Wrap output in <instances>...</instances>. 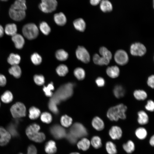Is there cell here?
Wrapping results in <instances>:
<instances>
[{"mask_svg": "<svg viewBox=\"0 0 154 154\" xmlns=\"http://www.w3.org/2000/svg\"><path fill=\"white\" fill-rule=\"evenodd\" d=\"M21 58L17 54L12 53L10 54L7 59L8 62L12 66L18 65L20 62Z\"/></svg>", "mask_w": 154, "mask_h": 154, "instance_id": "obj_26", "label": "cell"}, {"mask_svg": "<svg viewBox=\"0 0 154 154\" xmlns=\"http://www.w3.org/2000/svg\"><path fill=\"white\" fill-rule=\"evenodd\" d=\"M11 39L17 49H21L23 47L25 43V40L21 35L16 33L12 36Z\"/></svg>", "mask_w": 154, "mask_h": 154, "instance_id": "obj_15", "label": "cell"}, {"mask_svg": "<svg viewBox=\"0 0 154 154\" xmlns=\"http://www.w3.org/2000/svg\"><path fill=\"white\" fill-rule=\"evenodd\" d=\"M92 127L96 130L100 131L104 127V123L103 120L100 117L96 116L92 119Z\"/></svg>", "mask_w": 154, "mask_h": 154, "instance_id": "obj_18", "label": "cell"}, {"mask_svg": "<svg viewBox=\"0 0 154 154\" xmlns=\"http://www.w3.org/2000/svg\"><path fill=\"white\" fill-rule=\"evenodd\" d=\"M72 119L67 115L62 116L60 119V123L62 126L67 127L70 126L72 123Z\"/></svg>", "mask_w": 154, "mask_h": 154, "instance_id": "obj_41", "label": "cell"}, {"mask_svg": "<svg viewBox=\"0 0 154 154\" xmlns=\"http://www.w3.org/2000/svg\"><path fill=\"white\" fill-rule=\"evenodd\" d=\"M115 61L118 64L123 65L126 64L129 60L127 53L124 50L120 49L117 50L114 56Z\"/></svg>", "mask_w": 154, "mask_h": 154, "instance_id": "obj_10", "label": "cell"}, {"mask_svg": "<svg viewBox=\"0 0 154 154\" xmlns=\"http://www.w3.org/2000/svg\"><path fill=\"white\" fill-rule=\"evenodd\" d=\"M7 130L11 135L13 136H16L18 134L16 128L14 125L13 124L10 125L8 127Z\"/></svg>", "mask_w": 154, "mask_h": 154, "instance_id": "obj_49", "label": "cell"}, {"mask_svg": "<svg viewBox=\"0 0 154 154\" xmlns=\"http://www.w3.org/2000/svg\"><path fill=\"white\" fill-rule=\"evenodd\" d=\"M99 52L102 56L110 60L111 59L112 55L111 52L105 47H102L99 49Z\"/></svg>", "mask_w": 154, "mask_h": 154, "instance_id": "obj_42", "label": "cell"}, {"mask_svg": "<svg viewBox=\"0 0 154 154\" xmlns=\"http://www.w3.org/2000/svg\"><path fill=\"white\" fill-rule=\"evenodd\" d=\"M31 59L32 62L35 65H39L42 62V58L38 53H33L31 56Z\"/></svg>", "mask_w": 154, "mask_h": 154, "instance_id": "obj_43", "label": "cell"}, {"mask_svg": "<svg viewBox=\"0 0 154 154\" xmlns=\"http://www.w3.org/2000/svg\"><path fill=\"white\" fill-rule=\"evenodd\" d=\"M1 99L3 102L6 104L9 103L13 100V94L10 91H6L1 95Z\"/></svg>", "mask_w": 154, "mask_h": 154, "instance_id": "obj_32", "label": "cell"}, {"mask_svg": "<svg viewBox=\"0 0 154 154\" xmlns=\"http://www.w3.org/2000/svg\"><path fill=\"white\" fill-rule=\"evenodd\" d=\"M145 109L147 111L152 112L154 110V103L151 100H148L145 106Z\"/></svg>", "mask_w": 154, "mask_h": 154, "instance_id": "obj_47", "label": "cell"}, {"mask_svg": "<svg viewBox=\"0 0 154 154\" xmlns=\"http://www.w3.org/2000/svg\"><path fill=\"white\" fill-rule=\"evenodd\" d=\"M54 19L55 23L60 26L64 25L67 22L66 17L62 12L55 14L54 16Z\"/></svg>", "mask_w": 154, "mask_h": 154, "instance_id": "obj_16", "label": "cell"}, {"mask_svg": "<svg viewBox=\"0 0 154 154\" xmlns=\"http://www.w3.org/2000/svg\"><path fill=\"white\" fill-rule=\"evenodd\" d=\"M74 86L73 84L69 83L61 86L52 96L50 101L57 105L61 101L67 99L72 94Z\"/></svg>", "mask_w": 154, "mask_h": 154, "instance_id": "obj_1", "label": "cell"}, {"mask_svg": "<svg viewBox=\"0 0 154 154\" xmlns=\"http://www.w3.org/2000/svg\"><path fill=\"white\" fill-rule=\"evenodd\" d=\"M97 85L99 87H102L104 86L105 84V81L104 79L101 77L98 78L95 81Z\"/></svg>", "mask_w": 154, "mask_h": 154, "instance_id": "obj_52", "label": "cell"}, {"mask_svg": "<svg viewBox=\"0 0 154 154\" xmlns=\"http://www.w3.org/2000/svg\"><path fill=\"white\" fill-rule=\"evenodd\" d=\"M4 30L7 35L12 36L17 33V26L14 23L8 24L6 25Z\"/></svg>", "mask_w": 154, "mask_h": 154, "instance_id": "obj_24", "label": "cell"}, {"mask_svg": "<svg viewBox=\"0 0 154 154\" xmlns=\"http://www.w3.org/2000/svg\"><path fill=\"white\" fill-rule=\"evenodd\" d=\"M50 131L53 136L56 139H62L66 135L65 129L58 125H55L52 126Z\"/></svg>", "mask_w": 154, "mask_h": 154, "instance_id": "obj_11", "label": "cell"}, {"mask_svg": "<svg viewBox=\"0 0 154 154\" xmlns=\"http://www.w3.org/2000/svg\"><path fill=\"white\" fill-rule=\"evenodd\" d=\"M37 149L34 145H31L28 147L27 154H37Z\"/></svg>", "mask_w": 154, "mask_h": 154, "instance_id": "obj_51", "label": "cell"}, {"mask_svg": "<svg viewBox=\"0 0 154 154\" xmlns=\"http://www.w3.org/2000/svg\"><path fill=\"white\" fill-rule=\"evenodd\" d=\"M146 52V48L143 44L136 42L132 44L130 47V52L131 55L134 56H142Z\"/></svg>", "mask_w": 154, "mask_h": 154, "instance_id": "obj_8", "label": "cell"}, {"mask_svg": "<svg viewBox=\"0 0 154 154\" xmlns=\"http://www.w3.org/2000/svg\"><path fill=\"white\" fill-rule=\"evenodd\" d=\"M100 3V8L103 12H110L112 10V5L108 0H102Z\"/></svg>", "mask_w": 154, "mask_h": 154, "instance_id": "obj_28", "label": "cell"}, {"mask_svg": "<svg viewBox=\"0 0 154 154\" xmlns=\"http://www.w3.org/2000/svg\"><path fill=\"white\" fill-rule=\"evenodd\" d=\"M135 134L137 137L141 140L145 139L147 134L146 130L143 127L137 128L135 131Z\"/></svg>", "mask_w": 154, "mask_h": 154, "instance_id": "obj_35", "label": "cell"}, {"mask_svg": "<svg viewBox=\"0 0 154 154\" xmlns=\"http://www.w3.org/2000/svg\"><path fill=\"white\" fill-rule=\"evenodd\" d=\"M22 31L25 37L30 40L36 38L39 34V30L37 26L33 23L25 25L23 27Z\"/></svg>", "mask_w": 154, "mask_h": 154, "instance_id": "obj_3", "label": "cell"}, {"mask_svg": "<svg viewBox=\"0 0 154 154\" xmlns=\"http://www.w3.org/2000/svg\"><path fill=\"white\" fill-rule=\"evenodd\" d=\"M149 143L152 146L154 145V136L153 135L150 138L149 140Z\"/></svg>", "mask_w": 154, "mask_h": 154, "instance_id": "obj_57", "label": "cell"}, {"mask_svg": "<svg viewBox=\"0 0 154 154\" xmlns=\"http://www.w3.org/2000/svg\"><path fill=\"white\" fill-rule=\"evenodd\" d=\"M90 145V141L88 139L83 138L77 143V146L79 149L86 151L89 149Z\"/></svg>", "mask_w": 154, "mask_h": 154, "instance_id": "obj_23", "label": "cell"}, {"mask_svg": "<svg viewBox=\"0 0 154 154\" xmlns=\"http://www.w3.org/2000/svg\"><path fill=\"white\" fill-rule=\"evenodd\" d=\"M57 147L54 141L52 140L48 141L46 143L44 150L48 154H54L56 152Z\"/></svg>", "mask_w": 154, "mask_h": 154, "instance_id": "obj_17", "label": "cell"}, {"mask_svg": "<svg viewBox=\"0 0 154 154\" xmlns=\"http://www.w3.org/2000/svg\"><path fill=\"white\" fill-rule=\"evenodd\" d=\"M90 144L94 148L98 149L101 147L102 143L100 138L98 136H95L91 139Z\"/></svg>", "mask_w": 154, "mask_h": 154, "instance_id": "obj_38", "label": "cell"}, {"mask_svg": "<svg viewBox=\"0 0 154 154\" xmlns=\"http://www.w3.org/2000/svg\"><path fill=\"white\" fill-rule=\"evenodd\" d=\"M147 84L148 85L152 88L154 87V76L151 75L150 76L147 80Z\"/></svg>", "mask_w": 154, "mask_h": 154, "instance_id": "obj_53", "label": "cell"}, {"mask_svg": "<svg viewBox=\"0 0 154 154\" xmlns=\"http://www.w3.org/2000/svg\"><path fill=\"white\" fill-rule=\"evenodd\" d=\"M40 129V126L36 123H33L27 127L26 133L28 138L33 141L38 134Z\"/></svg>", "mask_w": 154, "mask_h": 154, "instance_id": "obj_12", "label": "cell"}, {"mask_svg": "<svg viewBox=\"0 0 154 154\" xmlns=\"http://www.w3.org/2000/svg\"><path fill=\"white\" fill-rule=\"evenodd\" d=\"M116 145L112 142L108 141L106 144V148L108 154H116L117 150Z\"/></svg>", "mask_w": 154, "mask_h": 154, "instance_id": "obj_36", "label": "cell"}, {"mask_svg": "<svg viewBox=\"0 0 154 154\" xmlns=\"http://www.w3.org/2000/svg\"><path fill=\"white\" fill-rule=\"evenodd\" d=\"M7 83V80L3 74H0V86H4Z\"/></svg>", "mask_w": 154, "mask_h": 154, "instance_id": "obj_54", "label": "cell"}, {"mask_svg": "<svg viewBox=\"0 0 154 154\" xmlns=\"http://www.w3.org/2000/svg\"><path fill=\"white\" fill-rule=\"evenodd\" d=\"M113 93L116 98H119L123 97L125 94V90L123 87L120 85L116 86L113 89Z\"/></svg>", "mask_w": 154, "mask_h": 154, "instance_id": "obj_30", "label": "cell"}, {"mask_svg": "<svg viewBox=\"0 0 154 154\" xmlns=\"http://www.w3.org/2000/svg\"><path fill=\"white\" fill-rule=\"evenodd\" d=\"M10 17L16 21H20L25 17L26 13L25 11L19 10L10 7L9 11Z\"/></svg>", "mask_w": 154, "mask_h": 154, "instance_id": "obj_9", "label": "cell"}, {"mask_svg": "<svg viewBox=\"0 0 154 154\" xmlns=\"http://www.w3.org/2000/svg\"><path fill=\"white\" fill-rule=\"evenodd\" d=\"M40 29L44 35H48L51 31V29L48 23L45 21H42L40 24Z\"/></svg>", "mask_w": 154, "mask_h": 154, "instance_id": "obj_39", "label": "cell"}, {"mask_svg": "<svg viewBox=\"0 0 154 154\" xmlns=\"http://www.w3.org/2000/svg\"><path fill=\"white\" fill-rule=\"evenodd\" d=\"M109 134L113 140L119 139L122 136V131L121 128L117 126H113L110 129Z\"/></svg>", "mask_w": 154, "mask_h": 154, "instance_id": "obj_14", "label": "cell"}, {"mask_svg": "<svg viewBox=\"0 0 154 154\" xmlns=\"http://www.w3.org/2000/svg\"><path fill=\"white\" fill-rule=\"evenodd\" d=\"M8 0H0V1H7Z\"/></svg>", "mask_w": 154, "mask_h": 154, "instance_id": "obj_59", "label": "cell"}, {"mask_svg": "<svg viewBox=\"0 0 154 154\" xmlns=\"http://www.w3.org/2000/svg\"><path fill=\"white\" fill-rule=\"evenodd\" d=\"M10 112L14 118H20L26 116V108L23 103L20 102H17L11 107Z\"/></svg>", "mask_w": 154, "mask_h": 154, "instance_id": "obj_4", "label": "cell"}, {"mask_svg": "<svg viewBox=\"0 0 154 154\" xmlns=\"http://www.w3.org/2000/svg\"><path fill=\"white\" fill-rule=\"evenodd\" d=\"M127 107L123 104H120L109 108L107 112V116L111 121H117L119 119L126 118L125 112Z\"/></svg>", "mask_w": 154, "mask_h": 154, "instance_id": "obj_2", "label": "cell"}, {"mask_svg": "<svg viewBox=\"0 0 154 154\" xmlns=\"http://www.w3.org/2000/svg\"><path fill=\"white\" fill-rule=\"evenodd\" d=\"M29 117L32 120L38 118L40 114V110L34 106H32L29 108Z\"/></svg>", "mask_w": 154, "mask_h": 154, "instance_id": "obj_31", "label": "cell"}, {"mask_svg": "<svg viewBox=\"0 0 154 154\" xmlns=\"http://www.w3.org/2000/svg\"><path fill=\"white\" fill-rule=\"evenodd\" d=\"M11 7L18 9L26 11L27 9L26 0H15Z\"/></svg>", "mask_w": 154, "mask_h": 154, "instance_id": "obj_27", "label": "cell"}, {"mask_svg": "<svg viewBox=\"0 0 154 154\" xmlns=\"http://www.w3.org/2000/svg\"><path fill=\"white\" fill-rule=\"evenodd\" d=\"M123 147L126 153L130 154L134 151L135 146L133 142L131 140H129L126 143L123 145Z\"/></svg>", "mask_w": 154, "mask_h": 154, "instance_id": "obj_34", "label": "cell"}, {"mask_svg": "<svg viewBox=\"0 0 154 154\" xmlns=\"http://www.w3.org/2000/svg\"><path fill=\"white\" fill-rule=\"evenodd\" d=\"M106 72L108 75L112 78L117 77L120 73V70L118 67L116 66L108 67L106 69Z\"/></svg>", "mask_w": 154, "mask_h": 154, "instance_id": "obj_19", "label": "cell"}, {"mask_svg": "<svg viewBox=\"0 0 154 154\" xmlns=\"http://www.w3.org/2000/svg\"><path fill=\"white\" fill-rule=\"evenodd\" d=\"M101 0H90V3L92 5L96 6L100 3Z\"/></svg>", "mask_w": 154, "mask_h": 154, "instance_id": "obj_55", "label": "cell"}, {"mask_svg": "<svg viewBox=\"0 0 154 154\" xmlns=\"http://www.w3.org/2000/svg\"><path fill=\"white\" fill-rule=\"evenodd\" d=\"M0 106H1V104H0Z\"/></svg>", "mask_w": 154, "mask_h": 154, "instance_id": "obj_61", "label": "cell"}, {"mask_svg": "<svg viewBox=\"0 0 154 154\" xmlns=\"http://www.w3.org/2000/svg\"><path fill=\"white\" fill-rule=\"evenodd\" d=\"M8 71L10 74L16 78H19L22 74L21 68L18 65L12 66L9 69Z\"/></svg>", "mask_w": 154, "mask_h": 154, "instance_id": "obj_25", "label": "cell"}, {"mask_svg": "<svg viewBox=\"0 0 154 154\" xmlns=\"http://www.w3.org/2000/svg\"><path fill=\"white\" fill-rule=\"evenodd\" d=\"M135 98L138 100H143L147 97V94L144 90H135L133 92Z\"/></svg>", "mask_w": 154, "mask_h": 154, "instance_id": "obj_33", "label": "cell"}, {"mask_svg": "<svg viewBox=\"0 0 154 154\" xmlns=\"http://www.w3.org/2000/svg\"><path fill=\"white\" fill-rule=\"evenodd\" d=\"M54 89V86L52 83L49 84L47 86H44L43 90L45 95L47 97L52 96V91Z\"/></svg>", "mask_w": 154, "mask_h": 154, "instance_id": "obj_44", "label": "cell"}, {"mask_svg": "<svg viewBox=\"0 0 154 154\" xmlns=\"http://www.w3.org/2000/svg\"><path fill=\"white\" fill-rule=\"evenodd\" d=\"M74 74L75 76L79 80L83 79L85 76V72L84 70L81 67H78L75 69Z\"/></svg>", "mask_w": 154, "mask_h": 154, "instance_id": "obj_40", "label": "cell"}, {"mask_svg": "<svg viewBox=\"0 0 154 154\" xmlns=\"http://www.w3.org/2000/svg\"><path fill=\"white\" fill-rule=\"evenodd\" d=\"M11 135L8 131L2 127H0V145L4 146L9 142Z\"/></svg>", "mask_w": 154, "mask_h": 154, "instance_id": "obj_13", "label": "cell"}, {"mask_svg": "<svg viewBox=\"0 0 154 154\" xmlns=\"http://www.w3.org/2000/svg\"><path fill=\"white\" fill-rule=\"evenodd\" d=\"M48 107L49 109L53 113L56 114L58 113V109L57 105L49 101L48 103Z\"/></svg>", "mask_w": 154, "mask_h": 154, "instance_id": "obj_48", "label": "cell"}, {"mask_svg": "<svg viewBox=\"0 0 154 154\" xmlns=\"http://www.w3.org/2000/svg\"><path fill=\"white\" fill-rule=\"evenodd\" d=\"M93 61L95 64L102 66L108 64L110 60L102 56H100L97 54H96L93 57Z\"/></svg>", "mask_w": 154, "mask_h": 154, "instance_id": "obj_21", "label": "cell"}, {"mask_svg": "<svg viewBox=\"0 0 154 154\" xmlns=\"http://www.w3.org/2000/svg\"><path fill=\"white\" fill-rule=\"evenodd\" d=\"M4 30L3 27L0 25V38L2 37L3 35Z\"/></svg>", "mask_w": 154, "mask_h": 154, "instance_id": "obj_56", "label": "cell"}, {"mask_svg": "<svg viewBox=\"0 0 154 154\" xmlns=\"http://www.w3.org/2000/svg\"><path fill=\"white\" fill-rule=\"evenodd\" d=\"M40 119L41 121L44 123H49L52 120V117L51 114L48 112L43 113L40 115Z\"/></svg>", "mask_w": 154, "mask_h": 154, "instance_id": "obj_45", "label": "cell"}, {"mask_svg": "<svg viewBox=\"0 0 154 154\" xmlns=\"http://www.w3.org/2000/svg\"><path fill=\"white\" fill-rule=\"evenodd\" d=\"M56 71L59 76H63L68 73V69L66 65L61 64L57 67L56 69Z\"/></svg>", "mask_w": 154, "mask_h": 154, "instance_id": "obj_37", "label": "cell"}, {"mask_svg": "<svg viewBox=\"0 0 154 154\" xmlns=\"http://www.w3.org/2000/svg\"><path fill=\"white\" fill-rule=\"evenodd\" d=\"M66 136L67 140L72 144H75L78 138L70 132L66 134Z\"/></svg>", "mask_w": 154, "mask_h": 154, "instance_id": "obj_50", "label": "cell"}, {"mask_svg": "<svg viewBox=\"0 0 154 154\" xmlns=\"http://www.w3.org/2000/svg\"><path fill=\"white\" fill-rule=\"evenodd\" d=\"M57 5L56 0H41V2L38 5V8L43 12L49 13L54 11Z\"/></svg>", "mask_w": 154, "mask_h": 154, "instance_id": "obj_5", "label": "cell"}, {"mask_svg": "<svg viewBox=\"0 0 154 154\" xmlns=\"http://www.w3.org/2000/svg\"><path fill=\"white\" fill-rule=\"evenodd\" d=\"M69 132L78 139L88 135L87 129L84 125L79 123L74 124L70 127Z\"/></svg>", "mask_w": 154, "mask_h": 154, "instance_id": "obj_6", "label": "cell"}, {"mask_svg": "<svg viewBox=\"0 0 154 154\" xmlns=\"http://www.w3.org/2000/svg\"><path fill=\"white\" fill-rule=\"evenodd\" d=\"M35 82L37 85L41 86L43 85L45 82L44 76L42 75H35L33 77Z\"/></svg>", "mask_w": 154, "mask_h": 154, "instance_id": "obj_46", "label": "cell"}, {"mask_svg": "<svg viewBox=\"0 0 154 154\" xmlns=\"http://www.w3.org/2000/svg\"><path fill=\"white\" fill-rule=\"evenodd\" d=\"M137 121L141 125L147 124L149 121V117L146 113L143 110H140L137 113Z\"/></svg>", "mask_w": 154, "mask_h": 154, "instance_id": "obj_22", "label": "cell"}, {"mask_svg": "<svg viewBox=\"0 0 154 154\" xmlns=\"http://www.w3.org/2000/svg\"><path fill=\"white\" fill-rule=\"evenodd\" d=\"M77 58L83 63H87L90 60V56L86 49L84 46H79L76 51Z\"/></svg>", "mask_w": 154, "mask_h": 154, "instance_id": "obj_7", "label": "cell"}, {"mask_svg": "<svg viewBox=\"0 0 154 154\" xmlns=\"http://www.w3.org/2000/svg\"><path fill=\"white\" fill-rule=\"evenodd\" d=\"M70 154H80L79 153L77 152H72Z\"/></svg>", "mask_w": 154, "mask_h": 154, "instance_id": "obj_58", "label": "cell"}, {"mask_svg": "<svg viewBox=\"0 0 154 154\" xmlns=\"http://www.w3.org/2000/svg\"><path fill=\"white\" fill-rule=\"evenodd\" d=\"M19 154H23V153H19Z\"/></svg>", "mask_w": 154, "mask_h": 154, "instance_id": "obj_60", "label": "cell"}, {"mask_svg": "<svg viewBox=\"0 0 154 154\" xmlns=\"http://www.w3.org/2000/svg\"><path fill=\"white\" fill-rule=\"evenodd\" d=\"M75 28L77 30L84 32L86 28V23L84 20L81 18H79L75 20L73 22Z\"/></svg>", "mask_w": 154, "mask_h": 154, "instance_id": "obj_20", "label": "cell"}, {"mask_svg": "<svg viewBox=\"0 0 154 154\" xmlns=\"http://www.w3.org/2000/svg\"><path fill=\"white\" fill-rule=\"evenodd\" d=\"M55 56L58 60L60 61H64L68 58V54L64 50L60 49L56 51Z\"/></svg>", "mask_w": 154, "mask_h": 154, "instance_id": "obj_29", "label": "cell"}]
</instances>
